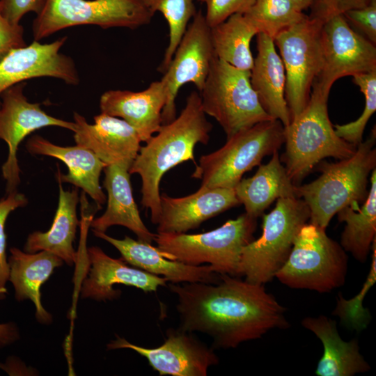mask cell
Wrapping results in <instances>:
<instances>
[{
    "mask_svg": "<svg viewBox=\"0 0 376 376\" xmlns=\"http://www.w3.org/2000/svg\"><path fill=\"white\" fill-rule=\"evenodd\" d=\"M376 130L357 146L350 157L336 162L321 161L320 175L313 181L295 185V196L310 211L309 223L326 229L332 217L343 208L357 210L368 197V178L376 168Z\"/></svg>",
    "mask_w": 376,
    "mask_h": 376,
    "instance_id": "3",
    "label": "cell"
},
{
    "mask_svg": "<svg viewBox=\"0 0 376 376\" xmlns=\"http://www.w3.org/2000/svg\"><path fill=\"white\" fill-rule=\"evenodd\" d=\"M87 258L90 272L81 288L82 298L97 301L116 299L121 292L113 288L116 284L133 286L144 292H154L159 286L166 285L167 281L164 277L130 267L122 258H111L99 247L88 248Z\"/></svg>",
    "mask_w": 376,
    "mask_h": 376,
    "instance_id": "20",
    "label": "cell"
},
{
    "mask_svg": "<svg viewBox=\"0 0 376 376\" xmlns=\"http://www.w3.org/2000/svg\"><path fill=\"white\" fill-rule=\"evenodd\" d=\"M130 167L126 164L104 167L103 186L108 195L107 206L103 214L92 219L90 226L93 230L105 233L112 226H122L133 232L138 240L151 244L155 233L146 227L141 218L133 197Z\"/></svg>",
    "mask_w": 376,
    "mask_h": 376,
    "instance_id": "22",
    "label": "cell"
},
{
    "mask_svg": "<svg viewBox=\"0 0 376 376\" xmlns=\"http://www.w3.org/2000/svg\"><path fill=\"white\" fill-rule=\"evenodd\" d=\"M239 205L234 189L199 187L196 192L182 197L162 194L157 233H185Z\"/></svg>",
    "mask_w": 376,
    "mask_h": 376,
    "instance_id": "18",
    "label": "cell"
},
{
    "mask_svg": "<svg viewBox=\"0 0 376 376\" xmlns=\"http://www.w3.org/2000/svg\"><path fill=\"white\" fill-rule=\"evenodd\" d=\"M26 84L25 81L18 83L5 90L0 96V139L8 147V158L1 168L6 180L7 194L16 191L21 181L17 151L26 136L49 126L72 132L75 129V122L53 117L41 109L40 104L29 102L23 93Z\"/></svg>",
    "mask_w": 376,
    "mask_h": 376,
    "instance_id": "14",
    "label": "cell"
},
{
    "mask_svg": "<svg viewBox=\"0 0 376 376\" xmlns=\"http://www.w3.org/2000/svg\"><path fill=\"white\" fill-rule=\"evenodd\" d=\"M250 75L251 70L236 68L214 57L200 92L203 111L218 122L227 138L274 119L262 107Z\"/></svg>",
    "mask_w": 376,
    "mask_h": 376,
    "instance_id": "9",
    "label": "cell"
},
{
    "mask_svg": "<svg viewBox=\"0 0 376 376\" xmlns=\"http://www.w3.org/2000/svg\"><path fill=\"white\" fill-rule=\"evenodd\" d=\"M371 249L373 254L370 272L361 290L350 299H345L339 294L333 311V315L338 316L343 323L356 331L364 329L370 320V312L363 307V301L376 281V239L373 242Z\"/></svg>",
    "mask_w": 376,
    "mask_h": 376,
    "instance_id": "33",
    "label": "cell"
},
{
    "mask_svg": "<svg viewBox=\"0 0 376 376\" xmlns=\"http://www.w3.org/2000/svg\"><path fill=\"white\" fill-rule=\"evenodd\" d=\"M301 324L315 334L323 345V354L315 370L317 375L352 376L370 370V366L360 353L358 340H343L332 319L325 315L306 317Z\"/></svg>",
    "mask_w": 376,
    "mask_h": 376,
    "instance_id": "25",
    "label": "cell"
},
{
    "mask_svg": "<svg viewBox=\"0 0 376 376\" xmlns=\"http://www.w3.org/2000/svg\"><path fill=\"white\" fill-rule=\"evenodd\" d=\"M243 14L258 33L273 40L279 33L308 16L290 0H255Z\"/></svg>",
    "mask_w": 376,
    "mask_h": 376,
    "instance_id": "31",
    "label": "cell"
},
{
    "mask_svg": "<svg viewBox=\"0 0 376 376\" xmlns=\"http://www.w3.org/2000/svg\"><path fill=\"white\" fill-rule=\"evenodd\" d=\"M25 46L23 26L9 22L0 14V61L12 50Z\"/></svg>",
    "mask_w": 376,
    "mask_h": 376,
    "instance_id": "40",
    "label": "cell"
},
{
    "mask_svg": "<svg viewBox=\"0 0 376 376\" xmlns=\"http://www.w3.org/2000/svg\"><path fill=\"white\" fill-rule=\"evenodd\" d=\"M370 181L368 197L359 209L347 206L337 213L338 221L345 223L340 244L361 263L366 261L376 239V169Z\"/></svg>",
    "mask_w": 376,
    "mask_h": 376,
    "instance_id": "29",
    "label": "cell"
},
{
    "mask_svg": "<svg viewBox=\"0 0 376 376\" xmlns=\"http://www.w3.org/2000/svg\"><path fill=\"white\" fill-rule=\"evenodd\" d=\"M347 260L346 251L324 228L306 223L275 277L291 288L329 292L345 283Z\"/></svg>",
    "mask_w": 376,
    "mask_h": 376,
    "instance_id": "7",
    "label": "cell"
},
{
    "mask_svg": "<svg viewBox=\"0 0 376 376\" xmlns=\"http://www.w3.org/2000/svg\"><path fill=\"white\" fill-rule=\"evenodd\" d=\"M353 81L365 96V107L356 120L334 126L336 134L345 141L357 146L363 141L365 127L376 111V70L352 76Z\"/></svg>",
    "mask_w": 376,
    "mask_h": 376,
    "instance_id": "34",
    "label": "cell"
},
{
    "mask_svg": "<svg viewBox=\"0 0 376 376\" xmlns=\"http://www.w3.org/2000/svg\"><path fill=\"white\" fill-rule=\"evenodd\" d=\"M284 126L276 119L258 123L227 138L218 150L202 155L191 177L200 188L234 189L243 175L284 143Z\"/></svg>",
    "mask_w": 376,
    "mask_h": 376,
    "instance_id": "5",
    "label": "cell"
},
{
    "mask_svg": "<svg viewBox=\"0 0 376 376\" xmlns=\"http://www.w3.org/2000/svg\"><path fill=\"white\" fill-rule=\"evenodd\" d=\"M192 19L161 79L166 93L162 113V124L175 118V100L182 86L192 83L199 93L201 91L215 57L210 26L202 10H197Z\"/></svg>",
    "mask_w": 376,
    "mask_h": 376,
    "instance_id": "13",
    "label": "cell"
},
{
    "mask_svg": "<svg viewBox=\"0 0 376 376\" xmlns=\"http://www.w3.org/2000/svg\"><path fill=\"white\" fill-rule=\"evenodd\" d=\"M74 140L77 145L93 152L108 165L130 166L141 148L136 131L124 120L101 113L94 117V124L77 112L74 113Z\"/></svg>",
    "mask_w": 376,
    "mask_h": 376,
    "instance_id": "17",
    "label": "cell"
},
{
    "mask_svg": "<svg viewBox=\"0 0 376 376\" xmlns=\"http://www.w3.org/2000/svg\"><path fill=\"white\" fill-rule=\"evenodd\" d=\"M47 0H0V14L9 22L19 24L22 17L29 12L39 15Z\"/></svg>",
    "mask_w": 376,
    "mask_h": 376,
    "instance_id": "39",
    "label": "cell"
},
{
    "mask_svg": "<svg viewBox=\"0 0 376 376\" xmlns=\"http://www.w3.org/2000/svg\"><path fill=\"white\" fill-rule=\"evenodd\" d=\"M350 25L361 32L369 41L376 42V0L365 7L350 10L343 14Z\"/></svg>",
    "mask_w": 376,
    "mask_h": 376,
    "instance_id": "37",
    "label": "cell"
},
{
    "mask_svg": "<svg viewBox=\"0 0 376 376\" xmlns=\"http://www.w3.org/2000/svg\"><path fill=\"white\" fill-rule=\"evenodd\" d=\"M217 283H171L178 298L179 328L212 338V347L234 348L258 339L268 331L290 324L285 308L263 285L220 274Z\"/></svg>",
    "mask_w": 376,
    "mask_h": 376,
    "instance_id": "1",
    "label": "cell"
},
{
    "mask_svg": "<svg viewBox=\"0 0 376 376\" xmlns=\"http://www.w3.org/2000/svg\"><path fill=\"white\" fill-rule=\"evenodd\" d=\"M28 200L25 195L14 191L7 194L6 197L0 200V299H3L7 293L6 284L9 278V265L6 254V235L5 224L11 212L25 206Z\"/></svg>",
    "mask_w": 376,
    "mask_h": 376,
    "instance_id": "35",
    "label": "cell"
},
{
    "mask_svg": "<svg viewBox=\"0 0 376 376\" xmlns=\"http://www.w3.org/2000/svg\"><path fill=\"white\" fill-rule=\"evenodd\" d=\"M59 196L57 209L50 228L47 232L36 231L26 240L24 250L27 253L47 251L61 258L69 265L79 259V253L73 248L79 220L77 206L79 202L78 188L65 191L62 182L56 176Z\"/></svg>",
    "mask_w": 376,
    "mask_h": 376,
    "instance_id": "27",
    "label": "cell"
},
{
    "mask_svg": "<svg viewBox=\"0 0 376 376\" xmlns=\"http://www.w3.org/2000/svg\"><path fill=\"white\" fill-rule=\"evenodd\" d=\"M320 40L322 63L314 81L324 95L339 78L376 70L375 44L352 29L343 15L323 22Z\"/></svg>",
    "mask_w": 376,
    "mask_h": 376,
    "instance_id": "12",
    "label": "cell"
},
{
    "mask_svg": "<svg viewBox=\"0 0 376 376\" xmlns=\"http://www.w3.org/2000/svg\"><path fill=\"white\" fill-rule=\"evenodd\" d=\"M93 231L95 236L117 249L127 263L150 274L160 275L172 283H217L220 281V274L215 272L209 265H187L169 259L166 253L150 243L127 235L123 239H116L103 232Z\"/></svg>",
    "mask_w": 376,
    "mask_h": 376,
    "instance_id": "19",
    "label": "cell"
},
{
    "mask_svg": "<svg viewBox=\"0 0 376 376\" xmlns=\"http://www.w3.org/2000/svg\"><path fill=\"white\" fill-rule=\"evenodd\" d=\"M8 280L15 289L18 301L31 299L36 307V317L42 323H49L52 315L41 303L40 288L54 270L62 265L63 260L52 252H24L15 247L10 249Z\"/></svg>",
    "mask_w": 376,
    "mask_h": 376,
    "instance_id": "26",
    "label": "cell"
},
{
    "mask_svg": "<svg viewBox=\"0 0 376 376\" xmlns=\"http://www.w3.org/2000/svg\"><path fill=\"white\" fill-rule=\"evenodd\" d=\"M19 338L18 329L15 323H0V350L13 343Z\"/></svg>",
    "mask_w": 376,
    "mask_h": 376,
    "instance_id": "41",
    "label": "cell"
},
{
    "mask_svg": "<svg viewBox=\"0 0 376 376\" xmlns=\"http://www.w3.org/2000/svg\"><path fill=\"white\" fill-rule=\"evenodd\" d=\"M26 148L32 155L55 157L68 167L67 174H62L57 167L56 176L62 182L70 183L81 188L101 208L106 196L100 185L101 172L107 166L93 152L83 146H60L39 135H34L26 141Z\"/></svg>",
    "mask_w": 376,
    "mask_h": 376,
    "instance_id": "23",
    "label": "cell"
},
{
    "mask_svg": "<svg viewBox=\"0 0 376 376\" xmlns=\"http://www.w3.org/2000/svg\"><path fill=\"white\" fill-rule=\"evenodd\" d=\"M295 187L276 151L267 164L259 165L252 177L242 178L234 190L245 213L257 219L275 200L297 198Z\"/></svg>",
    "mask_w": 376,
    "mask_h": 376,
    "instance_id": "28",
    "label": "cell"
},
{
    "mask_svg": "<svg viewBox=\"0 0 376 376\" xmlns=\"http://www.w3.org/2000/svg\"><path fill=\"white\" fill-rule=\"evenodd\" d=\"M309 217L308 207L302 199H277L274 208L263 215L260 237L243 247L238 276L256 284L270 281L286 261L297 235Z\"/></svg>",
    "mask_w": 376,
    "mask_h": 376,
    "instance_id": "8",
    "label": "cell"
},
{
    "mask_svg": "<svg viewBox=\"0 0 376 376\" xmlns=\"http://www.w3.org/2000/svg\"><path fill=\"white\" fill-rule=\"evenodd\" d=\"M204 3V14L208 25L212 27L235 13H244L255 0H198Z\"/></svg>",
    "mask_w": 376,
    "mask_h": 376,
    "instance_id": "36",
    "label": "cell"
},
{
    "mask_svg": "<svg viewBox=\"0 0 376 376\" xmlns=\"http://www.w3.org/2000/svg\"><path fill=\"white\" fill-rule=\"evenodd\" d=\"M290 1L295 5V6L298 9H299L301 11L310 8L313 2V0H290Z\"/></svg>",
    "mask_w": 376,
    "mask_h": 376,
    "instance_id": "42",
    "label": "cell"
},
{
    "mask_svg": "<svg viewBox=\"0 0 376 376\" xmlns=\"http://www.w3.org/2000/svg\"><path fill=\"white\" fill-rule=\"evenodd\" d=\"M258 31L243 13L230 15L224 22L210 27L214 56L232 66L251 70L253 57L250 49Z\"/></svg>",
    "mask_w": 376,
    "mask_h": 376,
    "instance_id": "30",
    "label": "cell"
},
{
    "mask_svg": "<svg viewBox=\"0 0 376 376\" xmlns=\"http://www.w3.org/2000/svg\"><path fill=\"white\" fill-rule=\"evenodd\" d=\"M66 39L63 37L48 44L34 40L12 50L0 61V96L7 88L36 77H51L77 85L79 78L73 60L60 52Z\"/></svg>",
    "mask_w": 376,
    "mask_h": 376,
    "instance_id": "16",
    "label": "cell"
},
{
    "mask_svg": "<svg viewBox=\"0 0 376 376\" xmlns=\"http://www.w3.org/2000/svg\"><path fill=\"white\" fill-rule=\"evenodd\" d=\"M256 218L245 212L220 227L198 234L157 233V247L171 260L191 265L207 263L218 274L238 276L243 247L253 240Z\"/></svg>",
    "mask_w": 376,
    "mask_h": 376,
    "instance_id": "6",
    "label": "cell"
},
{
    "mask_svg": "<svg viewBox=\"0 0 376 376\" xmlns=\"http://www.w3.org/2000/svg\"><path fill=\"white\" fill-rule=\"evenodd\" d=\"M256 36L258 54L251 70V84L263 109L285 127L291 118L285 98L284 65L274 40L263 33Z\"/></svg>",
    "mask_w": 376,
    "mask_h": 376,
    "instance_id": "24",
    "label": "cell"
},
{
    "mask_svg": "<svg viewBox=\"0 0 376 376\" xmlns=\"http://www.w3.org/2000/svg\"><path fill=\"white\" fill-rule=\"evenodd\" d=\"M109 350L131 349L145 357L150 367L160 375L206 376L208 368L219 363L213 351L191 332L169 329L161 345L147 348L118 337L107 345Z\"/></svg>",
    "mask_w": 376,
    "mask_h": 376,
    "instance_id": "15",
    "label": "cell"
},
{
    "mask_svg": "<svg viewBox=\"0 0 376 376\" xmlns=\"http://www.w3.org/2000/svg\"><path fill=\"white\" fill-rule=\"evenodd\" d=\"M212 125L203 110L198 92L191 91L185 107L175 118L162 124L155 135L141 146L129 172L141 179V205L149 209L151 222L157 224L160 213L159 185L163 175L189 160L196 164V144H207Z\"/></svg>",
    "mask_w": 376,
    "mask_h": 376,
    "instance_id": "2",
    "label": "cell"
},
{
    "mask_svg": "<svg viewBox=\"0 0 376 376\" xmlns=\"http://www.w3.org/2000/svg\"><path fill=\"white\" fill-rule=\"evenodd\" d=\"M153 16L144 0H47L32 29L38 41L78 25L136 29L149 24Z\"/></svg>",
    "mask_w": 376,
    "mask_h": 376,
    "instance_id": "10",
    "label": "cell"
},
{
    "mask_svg": "<svg viewBox=\"0 0 376 376\" xmlns=\"http://www.w3.org/2000/svg\"><path fill=\"white\" fill-rule=\"evenodd\" d=\"M166 100V88L160 79L141 91H107L100 97V108L101 113L126 121L136 131L141 142H146L161 128Z\"/></svg>",
    "mask_w": 376,
    "mask_h": 376,
    "instance_id": "21",
    "label": "cell"
},
{
    "mask_svg": "<svg viewBox=\"0 0 376 376\" xmlns=\"http://www.w3.org/2000/svg\"><path fill=\"white\" fill-rule=\"evenodd\" d=\"M370 0H313L310 6L311 17L323 22L338 15L352 10L365 7Z\"/></svg>",
    "mask_w": 376,
    "mask_h": 376,
    "instance_id": "38",
    "label": "cell"
},
{
    "mask_svg": "<svg viewBox=\"0 0 376 376\" xmlns=\"http://www.w3.org/2000/svg\"><path fill=\"white\" fill-rule=\"evenodd\" d=\"M322 24V21L307 16L274 39L285 71V98L291 120L307 105L313 84L321 70Z\"/></svg>",
    "mask_w": 376,
    "mask_h": 376,
    "instance_id": "11",
    "label": "cell"
},
{
    "mask_svg": "<svg viewBox=\"0 0 376 376\" xmlns=\"http://www.w3.org/2000/svg\"><path fill=\"white\" fill-rule=\"evenodd\" d=\"M144 1L154 15L156 12H160L169 26V45L165 50L162 62L157 68L158 71L164 73L172 60L190 19L195 16L197 10L194 0H144Z\"/></svg>",
    "mask_w": 376,
    "mask_h": 376,
    "instance_id": "32",
    "label": "cell"
},
{
    "mask_svg": "<svg viewBox=\"0 0 376 376\" xmlns=\"http://www.w3.org/2000/svg\"><path fill=\"white\" fill-rule=\"evenodd\" d=\"M312 88L306 107L284 127L285 150L280 159L295 185H300L324 158L345 159L357 149L336 134L328 115L329 97L315 81Z\"/></svg>",
    "mask_w": 376,
    "mask_h": 376,
    "instance_id": "4",
    "label": "cell"
}]
</instances>
